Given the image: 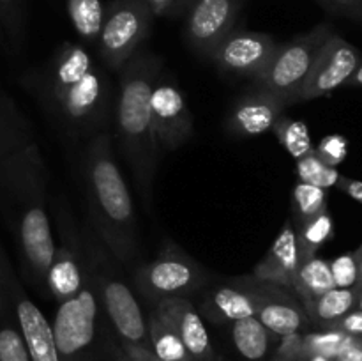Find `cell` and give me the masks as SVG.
<instances>
[{
  "label": "cell",
  "mask_w": 362,
  "mask_h": 361,
  "mask_svg": "<svg viewBox=\"0 0 362 361\" xmlns=\"http://www.w3.org/2000/svg\"><path fill=\"white\" fill-rule=\"evenodd\" d=\"M21 85L69 145H83L113 126L117 87L81 42H62L48 60L21 76Z\"/></svg>",
  "instance_id": "obj_1"
},
{
  "label": "cell",
  "mask_w": 362,
  "mask_h": 361,
  "mask_svg": "<svg viewBox=\"0 0 362 361\" xmlns=\"http://www.w3.org/2000/svg\"><path fill=\"white\" fill-rule=\"evenodd\" d=\"M48 180V165L37 142L0 158V216L16 246L21 282L45 299L46 273L55 251Z\"/></svg>",
  "instance_id": "obj_2"
},
{
  "label": "cell",
  "mask_w": 362,
  "mask_h": 361,
  "mask_svg": "<svg viewBox=\"0 0 362 361\" xmlns=\"http://www.w3.org/2000/svg\"><path fill=\"white\" fill-rule=\"evenodd\" d=\"M88 227L127 271L141 264V237L133 195L115 154V138L103 131L81 145L78 158Z\"/></svg>",
  "instance_id": "obj_3"
},
{
  "label": "cell",
  "mask_w": 362,
  "mask_h": 361,
  "mask_svg": "<svg viewBox=\"0 0 362 361\" xmlns=\"http://www.w3.org/2000/svg\"><path fill=\"white\" fill-rule=\"evenodd\" d=\"M161 71V57L140 48L117 73L119 81L113 112L115 138L147 211H151L154 200L156 173L161 156L151 108V96Z\"/></svg>",
  "instance_id": "obj_4"
},
{
  "label": "cell",
  "mask_w": 362,
  "mask_h": 361,
  "mask_svg": "<svg viewBox=\"0 0 362 361\" xmlns=\"http://www.w3.org/2000/svg\"><path fill=\"white\" fill-rule=\"evenodd\" d=\"M80 237L85 268L94 283L95 294L110 326L120 342L148 350L147 319L141 311L136 294L124 280V268L106 250L90 227L80 225Z\"/></svg>",
  "instance_id": "obj_5"
},
{
  "label": "cell",
  "mask_w": 362,
  "mask_h": 361,
  "mask_svg": "<svg viewBox=\"0 0 362 361\" xmlns=\"http://www.w3.org/2000/svg\"><path fill=\"white\" fill-rule=\"evenodd\" d=\"M134 290L151 304L163 299L200 296L214 280L202 262L191 257L184 248L166 239L151 262H141L129 273Z\"/></svg>",
  "instance_id": "obj_6"
},
{
  "label": "cell",
  "mask_w": 362,
  "mask_h": 361,
  "mask_svg": "<svg viewBox=\"0 0 362 361\" xmlns=\"http://www.w3.org/2000/svg\"><path fill=\"white\" fill-rule=\"evenodd\" d=\"M332 32L334 30L327 23H320L306 34L278 42L267 66L251 81L285 99L288 106L296 105L297 94L310 74L318 52Z\"/></svg>",
  "instance_id": "obj_7"
},
{
  "label": "cell",
  "mask_w": 362,
  "mask_h": 361,
  "mask_svg": "<svg viewBox=\"0 0 362 361\" xmlns=\"http://www.w3.org/2000/svg\"><path fill=\"white\" fill-rule=\"evenodd\" d=\"M105 315L94 283L85 268V282L78 294L57 304L52 329L62 361H94L99 322ZM106 317V315H105Z\"/></svg>",
  "instance_id": "obj_8"
},
{
  "label": "cell",
  "mask_w": 362,
  "mask_h": 361,
  "mask_svg": "<svg viewBox=\"0 0 362 361\" xmlns=\"http://www.w3.org/2000/svg\"><path fill=\"white\" fill-rule=\"evenodd\" d=\"M152 23L154 14L145 0H112L105 9V20L95 42L99 62L110 73H119L120 67L144 48Z\"/></svg>",
  "instance_id": "obj_9"
},
{
  "label": "cell",
  "mask_w": 362,
  "mask_h": 361,
  "mask_svg": "<svg viewBox=\"0 0 362 361\" xmlns=\"http://www.w3.org/2000/svg\"><path fill=\"white\" fill-rule=\"evenodd\" d=\"M52 211L59 243H55V251L46 273V296L59 304L76 296L83 285L85 260L80 225L74 219L69 205L59 197L53 202Z\"/></svg>",
  "instance_id": "obj_10"
},
{
  "label": "cell",
  "mask_w": 362,
  "mask_h": 361,
  "mask_svg": "<svg viewBox=\"0 0 362 361\" xmlns=\"http://www.w3.org/2000/svg\"><path fill=\"white\" fill-rule=\"evenodd\" d=\"M244 0H187L184 41L202 57L211 55L225 35L237 27Z\"/></svg>",
  "instance_id": "obj_11"
},
{
  "label": "cell",
  "mask_w": 362,
  "mask_h": 361,
  "mask_svg": "<svg viewBox=\"0 0 362 361\" xmlns=\"http://www.w3.org/2000/svg\"><path fill=\"white\" fill-rule=\"evenodd\" d=\"M152 122L159 151L173 152L191 140L194 120L182 88L165 71L158 76L151 96Z\"/></svg>",
  "instance_id": "obj_12"
},
{
  "label": "cell",
  "mask_w": 362,
  "mask_h": 361,
  "mask_svg": "<svg viewBox=\"0 0 362 361\" xmlns=\"http://www.w3.org/2000/svg\"><path fill=\"white\" fill-rule=\"evenodd\" d=\"M4 282H6L30 361H62L55 345L52 322L45 317V314L39 310L30 294L27 292L25 283L18 276L9 257L4 262Z\"/></svg>",
  "instance_id": "obj_13"
},
{
  "label": "cell",
  "mask_w": 362,
  "mask_h": 361,
  "mask_svg": "<svg viewBox=\"0 0 362 361\" xmlns=\"http://www.w3.org/2000/svg\"><path fill=\"white\" fill-rule=\"evenodd\" d=\"M361 64V52L346 39L332 32L315 59L310 74L304 80L297 103L311 101V99L325 98L341 85L349 84L352 74Z\"/></svg>",
  "instance_id": "obj_14"
},
{
  "label": "cell",
  "mask_w": 362,
  "mask_h": 361,
  "mask_svg": "<svg viewBox=\"0 0 362 361\" xmlns=\"http://www.w3.org/2000/svg\"><path fill=\"white\" fill-rule=\"evenodd\" d=\"M278 41L271 34L233 28L218 42L209 59L219 73L255 80L274 53Z\"/></svg>",
  "instance_id": "obj_15"
},
{
  "label": "cell",
  "mask_w": 362,
  "mask_h": 361,
  "mask_svg": "<svg viewBox=\"0 0 362 361\" xmlns=\"http://www.w3.org/2000/svg\"><path fill=\"white\" fill-rule=\"evenodd\" d=\"M200 311L216 324H232L257 315L258 280L253 276L212 280L200 294Z\"/></svg>",
  "instance_id": "obj_16"
},
{
  "label": "cell",
  "mask_w": 362,
  "mask_h": 361,
  "mask_svg": "<svg viewBox=\"0 0 362 361\" xmlns=\"http://www.w3.org/2000/svg\"><path fill=\"white\" fill-rule=\"evenodd\" d=\"M290 108L285 99L258 87H250L233 101L225 120V130L233 138H253L272 131L276 120Z\"/></svg>",
  "instance_id": "obj_17"
},
{
  "label": "cell",
  "mask_w": 362,
  "mask_h": 361,
  "mask_svg": "<svg viewBox=\"0 0 362 361\" xmlns=\"http://www.w3.org/2000/svg\"><path fill=\"white\" fill-rule=\"evenodd\" d=\"M255 317L272 333L281 338L303 335L311 321L292 290L281 285L258 280V304Z\"/></svg>",
  "instance_id": "obj_18"
},
{
  "label": "cell",
  "mask_w": 362,
  "mask_h": 361,
  "mask_svg": "<svg viewBox=\"0 0 362 361\" xmlns=\"http://www.w3.org/2000/svg\"><path fill=\"white\" fill-rule=\"evenodd\" d=\"M154 310L175 329L194 361H216L205 322L191 299L172 297L154 304Z\"/></svg>",
  "instance_id": "obj_19"
},
{
  "label": "cell",
  "mask_w": 362,
  "mask_h": 361,
  "mask_svg": "<svg viewBox=\"0 0 362 361\" xmlns=\"http://www.w3.org/2000/svg\"><path fill=\"white\" fill-rule=\"evenodd\" d=\"M300 257L299 244H297V223L288 219L276 236L267 253L255 265L251 276L260 282L276 283L285 289L292 290L299 271Z\"/></svg>",
  "instance_id": "obj_20"
},
{
  "label": "cell",
  "mask_w": 362,
  "mask_h": 361,
  "mask_svg": "<svg viewBox=\"0 0 362 361\" xmlns=\"http://www.w3.org/2000/svg\"><path fill=\"white\" fill-rule=\"evenodd\" d=\"M35 131L28 117L11 96L0 91V158L35 144Z\"/></svg>",
  "instance_id": "obj_21"
},
{
  "label": "cell",
  "mask_w": 362,
  "mask_h": 361,
  "mask_svg": "<svg viewBox=\"0 0 362 361\" xmlns=\"http://www.w3.org/2000/svg\"><path fill=\"white\" fill-rule=\"evenodd\" d=\"M6 260L7 253L0 244V361H30L6 282H4V262Z\"/></svg>",
  "instance_id": "obj_22"
},
{
  "label": "cell",
  "mask_w": 362,
  "mask_h": 361,
  "mask_svg": "<svg viewBox=\"0 0 362 361\" xmlns=\"http://www.w3.org/2000/svg\"><path fill=\"white\" fill-rule=\"evenodd\" d=\"M148 350L159 361H194L175 329L152 308L147 315Z\"/></svg>",
  "instance_id": "obj_23"
},
{
  "label": "cell",
  "mask_w": 362,
  "mask_h": 361,
  "mask_svg": "<svg viewBox=\"0 0 362 361\" xmlns=\"http://www.w3.org/2000/svg\"><path fill=\"white\" fill-rule=\"evenodd\" d=\"M304 308H306L311 324L320 326L322 329L331 328L334 322H338L356 308V287L354 289L334 287L318 296L317 299L310 301Z\"/></svg>",
  "instance_id": "obj_24"
},
{
  "label": "cell",
  "mask_w": 362,
  "mask_h": 361,
  "mask_svg": "<svg viewBox=\"0 0 362 361\" xmlns=\"http://www.w3.org/2000/svg\"><path fill=\"white\" fill-rule=\"evenodd\" d=\"M331 289H334V280H332L329 260L313 257L306 262H300L292 292L303 303V306Z\"/></svg>",
  "instance_id": "obj_25"
},
{
  "label": "cell",
  "mask_w": 362,
  "mask_h": 361,
  "mask_svg": "<svg viewBox=\"0 0 362 361\" xmlns=\"http://www.w3.org/2000/svg\"><path fill=\"white\" fill-rule=\"evenodd\" d=\"M66 9L81 45L95 48L105 20L106 6L103 0H66Z\"/></svg>",
  "instance_id": "obj_26"
},
{
  "label": "cell",
  "mask_w": 362,
  "mask_h": 361,
  "mask_svg": "<svg viewBox=\"0 0 362 361\" xmlns=\"http://www.w3.org/2000/svg\"><path fill=\"white\" fill-rule=\"evenodd\" d=\"M362 349V338L361 336L349 335L345 331H339L334 328H325L322 331L315 333H303L300 335V350L303 356H310V354H322L331 360L341 356L345 350Z\"/></svg>",
  "instance_id": "obj_27"
},
{
  "label": "cell",
  "mask_w": 362,
  "mask_h": 361,
  "mask_svg": "<svg viewBox=\"0 0 362 361\" xmlns=\"http://www.w3.org/2000/svg\"><path fill=\"white\" fill-rule=\"evenodd\" d=\"M272 333L257 317L232 322V340L240 354L250 361H260L267 354Z\"/></svg>",
  "instance_id": "obj_28"
},
{
  "label": "cell",
  "mask_w": 362,
  "mask_h": 361,
  "mask_svg": "<svg viewBox=\"0 0 362 361\" xmlns=\"http://www.w3.org/2000/svg\"><path fill=\"white\" fill-rule=\"evenodd\" d=\"M297 223V244H299L300 262H306L310 258L317 257V251L327 243L334 232V223H332L329 211H322L320 214L313 216L310 219Z\"/></svg>",
  "instance_id": "obj_29"
},
{
  "label": "cell",
  "mask_w": 362,
  "mask_h": 361,
  "mask_svg": "<svg viewBox=\"0 0 362 361\" xmlns=\"http://www.w3.org/2000/svg\"><path fill=\"white\" fill-rule=\"evenodd\" d=\"M276 140L279 142L283 149L292 156L293 159H299L303 156L313 152L315 145L311 142L310 127L303 120L292 119V117L283 113L272 126Z\"/></svg>",
  "instance_id": "obj_30"
},
{
  "label": "cell",
  "mask_w": 362,
  "mask_h": 361,
  "mask_svg": "<svg viewBox=\"0 0 362 361\" xmlns=\"http://www.w3.org/2000/svg\"><path fill=\"white\" fill-rule=\"evenodd\" d=\"M296 222H304L327 209V190L308 183H297L292 191Z\"/></svg>",
  "instance_id": "obj_31"
},
{
  "label": "cell",
  "mask_w": 362,
  "mask_h": 361,
  "mask_svg": "<svg viewBox=\"0 0 362 361\" xmlns=\"http://www.w3.org/2000/svg\"><path fill=\"white\" fill-rule=\"evenodd\" d=\"M297 161V176H299L300 183L313 184V186L324 188H334L338 184L341 173L338 172L336 166H329L327 163L322 161L317 154L310 152V154L303 156V158L296 159Z\"/></svg>",
  "instance_id": "obj_32"
},
{
  "label": "cell",
  "mask_w": 362,
  "mask_h": 361,
  "mask_svg": "<svg viewBox=\"0 0 362 361\" xmlns=\"http://www.w3.org/2000/svg\"><path fill=\"white\" fill-rule=\"evenodd\" d=\"M0 27L6 32L13 52H20L25 41V2L0 0Z\"/></svg>",
  "instance_id": "obj_33"
},
{
  "label": "cell",
  "mask_w": 362,
  "mask_h": 361,
  "mask_svg": "<svg viewBox=\"0 0 362 361\" xmlns=\"http://www.w3.org/2000/svg\"><path fill=\"white\" fill-rule=\"evenodd\" d=\"M329 264H331L334 287H338V289H354V287H357V283H359V271H357V260L354 251L334 258Z\"/></svg>",
  "instance_id": "obj_34"
},
{
  "label": "cell",
  "mask_w": 362,
  "mask_h": 361,
  "mask_svg": "<svg viewBox=\"0 0 362 361\" xmlns=\"http://www.w3.org/2000/svg\"><path fill=\"white\" fill-rule=\"evenodd\" d=\"M313 151L329 166H338L345 161L349 154V142L343 134H327L322 138L320 144Z\"/></svg>",
  "instance_id": "obj_35"
},
{
  "label": "cell",
  "mask_w": 362,
  "mask_h": 361,
  "mask_svg": "<svg viewBox=\"0 0 362 361\" xmlns=\"http://www.w3.org/2000/svg\"><path fill=\"white\" fill-rule=\"evenodd\" d=\"M151 7L154 18L159 16H182L187 0H145Z\"/></svg>",
  "instance_id": "obj_36"
},
{
  "label": "cell",
  "mask_w": 362,
  "mask_h": 361,
  "mask_svg": "<svg viewBox=\"0 0 362 361\" xmlns=\"http://www.w3.org/2000/svg\"><path fill=\"white\" fill-rule=\"evenodd\" d=\"M117 361H159L152 356L148 350L141 349V347L131 345V343L120 342L115 349Z\"/></svg>",
  "instance_id": "obj_37"
},
{
  "label": "cell",
  "mask_w": 362,
  "mask_h": 361,
  "mask_svg": "<svg viewBox=\"0 0 362 361\" xmlns=\"http://www.w3.org/2000/svg\"><path fill=\"white\" fill-rule=\"evenodd\" d=\"M331 328L339 329V331H345L354 336H361L362 338V310L354 308V310L349 311L345 317H341L338 322H334Z\"/></svg>",
  "instance_id": "obj_38"
},
{
  "label": "cell",
  "mask_w": 362,
  "mask_h": 361,
  "mask_svg": "<svg viewBox=\"0 0 362 361\" xmlns=\"http://www.w3.org/2000/svg\"><path fill=\"white\" fill-rule=\"evenodd\" d=\"M336 188L341 190L345 195H349L350 198H354V200L362 204V180L350 179V177L341 176L339 177L338 184H336Z\"/></svg>",
  "instance_id": "obj_39"
},
{
  "label": "cell",
  "mask_w": 362,
  "mask_h": 361,
  "mask_svg": "<svg viewBox=\"0 0 362 361\" xmlns=\"http://www.w3.org/2000/svg\"><path fill=\"white\" fill-rule=\"evenodd\" d=\"M339 360L343 361H362V349L356 347V349H349L339 356Z\"/></svg>",
  "instance_id": "obj_40"
},
{
  "label": "cell",
  "mask_w": 362,
  "mask_h": 361,
  "mask_svg": "<svg viewBox=\"0 0 362 361\" xmlns=\"http://www.w3.org/2000/svg\"><path fill=\"white\" fill-rule=\"evenodd\" d=\"M346 85H352V87H362V62L359 64V67H357L356 73L352 74V78H350Z\"/></svg>",
  "instance_id": "obj_41"
},
{
  "label": "cell",
  "mask_w": 362,
  "mask_h": 361,
  "mask_svg": "<svg viewBox=\"0 0 362 361\" xmlns=\"http://www.w3.org/2000/svg\"><path fill=\"white\" fill-rule=\"evenodd\" d=\"M322 2H325L327 6H334V7H346V9H352L354 2L356 0H322Z\"/></svg>",
  "instance_id": "obj_42"
},
{
  "label": "cell",
  "mask_w": 362,
  "mask_h": 361,
  "mask_svg": "<svg viewBox=\"0 0 362 361\" xmlns=\"http://www.w3.org/2000/svg\"><path fill=\"white\" fill-rule=\"evenodd\" d=\"M356 255V260H357V271H359V283L357 285H362V244L354 251Z\"/></svg>",
  "instance_id": "obj_43"
},
{
  "label": "cell",
  "mask_w": 362,
  "mask_h": 361,
  "mask_svg": "<svg viewBox=\"0 0 362 361\" xmlns=\"http://www.w3.org/2000/svg\"><path fill=\"white\" fill-rule=\"evenodd\" d=\"M356 308L362 310V285L356 287Z\"/></svg>",
  "instance_id": "obj_44"
},
{
  "label": "cell",
  "mask_w": 362,
  "mask_h": 361,
  "mask_svg": "<svg viewBox=\"0 0 362 361\" xmlns=\"http://www.w3.org/2000/svg\"><path fill=\"white\" fill-rule=\"evenodd\" d=\"M304 360H306V361H332L331 357L322 356V354H310V356H306Z\"/></svg>",
  "instance_id": "obj_45"
},
{
  "label": "cell",
  "mask_w": 362,
  "mask_h": 361,
  "mask_svg": "<svg viewBox=\"0 0 362 361\" xmlns=\"http://www.w3.org/2000/svg\"><path fill=\"white\" fill-rule=\"evenodd\" d=\"M359 7H362V0H356L352 6V9H359Z\"/></svg>",
  "instance_id": "obj_46"
},
{
  "label": "cell",
  "mask_w": 362,
  "mask_h": 361,
  "mask_svg": "<svg viewBox=\"0 0 362 361\" xmlns=\"http://www.w3.org/2000/svg\"><path fill=\"white\" fill-rule=\"evenodd\" d=\"M332 361H343V360H339V357H336V360H332Z\"/></svg>",
  "instance_id": "obj_47"
}]
</instances>
